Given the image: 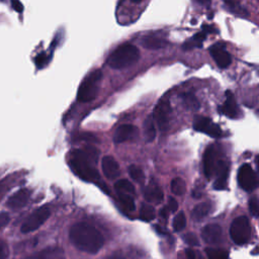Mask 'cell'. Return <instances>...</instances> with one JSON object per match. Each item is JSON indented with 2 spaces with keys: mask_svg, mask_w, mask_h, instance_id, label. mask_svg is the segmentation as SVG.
I'll return each mask as SVG.
<instances>
[{
  "mask_svg": "<svg viewBox=\"0 0 259 259\" xmlns=\"http://www.w3.org/2000/svg\"><path fill=\"white\" fill-rule=\"evenodd\" d=\"M102 259H125V258H124L122 255L115 253V254L108 255V256H106V257H104V258H102Z\"/></svg>",
  "mask_w": 259,
  "mask_h": 259,
  "instance_id": "cell-41",
  "label": "cell"
},
{
  "mask_svg": "<svg viewBox=\"0 0 259 259\" xmlns=\"http://www.w3.org/2000/svg\"><path fill=\"white\" fill-rule=\"evenodd\" d=\"M140 59V52L138 48L131 44H124L116 48L108 57L107 64L116 70L127 68Z\"/></svg>",
  "mask_w": 259,
  "mask_h": 259,
  "instance_id": "cell-3",
  "label": "cell"
},
{
  "mask_svg": "<svg viewBox=\"0 0 259 259\" xmlns=\"http://www.w3.org/2000/svg\"><path fill=\"white\" fill-rule=\"evenodd\" d=\"M230 236L237 245H244L249 241L251 237V227L246 217H238L232 222Z\"/></svg>",
  "mask_w": 259,
  "mask_h": 259,
  "instance_id": "cell-5",
  "label": "cell"
},
{
  "mask_svg": "<svg viewBox=\"0 0 259 259\" xmlns=\"http://www.w3.org/2000/svg\"><path fill=\"white\" fill-rule=\"evenodd\" d=\"M50 214H51V210L47 205L36 208L22 223L20 228L21 232L24 234H27L37 230L49 219Z\"/></svg>",
  "mask_w": 259,
  "mask_h": 259,
  "instance_id": "cell-6",
  "label": "cell"
},
{
  "mask_svg": "<svg viewBox=\"0 0 259 259\" xmlns=\"http://www.w3.org/2000/svg\"><path fill=\"white\" fill-rule=\"evenodd\" d=\"M170 187H171V191L176 194V195H183L186 191V183L185 181L180 178V177H175L172 179L171 181V184H170Z\"/></svg>",
  "mask_w": 259,
  "mask_h": 259,
  "instance_id": "cell-25",
  "label": "cell"
},
{
  "mask_svg": "<svg viewBox=\"0 0 259 259\" xmlns=\"http://www.w3.org/2000/svg\"><path fill=\"white\" fill-rule=\"evenodd\" d=\"M72 244L79 250L94 254L104 243L103 236L92 225L84 222L73 225L69 233Z\"/></svg>",
  "mask_w": 259,
  "mask_h": 259,
  "instance_id": "cell-1",
  "label": "cell"
},
{
  "mask_svg": "<svg viewBox=\"0 0 259 259\" xmlns=\"http://www.w3.org/2000/svg\"><path fill=\"white\" fill-rule=\"evenodd\" d=\"M212 209V204L210 201H204L197 204L192 210V219L196 222H200L203 220Z\"/></svg>",
  "mask_w": 259,
  "mask_h": 259,
  "instance_id": "cell-22",
  "label": "cell"
},
{
  "mask_svg": "<svg viewBox=\"0 0 259 259\" xmlns=\"http://www.w3.org/2000/svg\"><path fill=\"white\" fill-rule=\"evenodd\" d=\"M186 225V218L184 215V213L182 211L178 212V214L175 215L174 220H173V229L176 232L182 231L185 228Z\"/></svg>",
  "mask_w": 259,
  "mask_h": 259,
  "instance_id": "cell-31",
  "label": "cell"
},
{
  "mask_svg": "<svg viewBox=\"0 0 259 259\" xmlns=\"http://www.w3.org/2000/svg\"><path fill=\"white\" fill-rule=\"evenodd\" d=\"M49 62H50V57L46 53H40L34 58V63L38 69L46 67Z\"/></svg>",
  "mask_w": 259,
  "mask_h": 259,
  "instance_id": "cell-32",
  "label": "cell"
},
{
  "mask_svg": "<svg viewBox=\"0 0 259 259\" xmlns=\"http://www.w3.org/2000/svg\"><path fill=\"white\" fill-rule=\"evenodd\" d=\"M183 240L190 246H198L199 242L197 237L195 236V234L193 233H187L183 236Z\"/></svg>",
  "mask_w": 259,
  "mask_h": 259,
  "instance_id": "cell-34",
  "label": "cell"
},
{
  "mask_svg": "<svg viewBox=\"0 0 259 259\" xmlns=\"http://www.w3.org/2000/svg\"><path fill=\"white\" fill-rule=\"evenodd\" d=\"M30 197V191L26 188H22L14 192L6 201V206L10 209H19L23 207Z\"/></svg>",
  "mask_w": 259,
  "mask_h": 259,
  "instance_id": "cell-12",
  "label": "cell"
},
{
  "mask_svg": "<svg viewBox=\"0 0 259 259\" xmlns=\"http://www.w3.org/2000/svg\"><path fill=\"white\" fill-rule=\"evenodd\" d=\"M23 259H29V258H28V256H27V257H25V258H23Z\"/></svg>",
  "mask_w": 259,
  "mask_h": 259,
  "instance_id": "cell-44",
  "label": "cell"
},
{
  "mask_svg": "<svg viewBox=\"0 0 259 259\" xmlns=\"http://www.w3.org/2000/svg\"><path fill=\"white\" fill-rule=\"evenodd\" d=\"M9 253V249L7 244L0 239V259H6Z\"/></svg>",
  "mask_w": 259,
  "mask_h": 259,
  "instance_id": "cell-35",
  "label": "cell"
},
{
  "mask_svg": "<svg viewBox=\"0 0 259 259\" xmlns=\"http://www.w3.org/2000/svg\"><path fill=\"white\" fill-rule=\"evenodd\" d=\"M9 220H10V217L7 212L5 211L0 212V230L3 229L9 223Z\"/></svg>",
  "mask_w": 259,
  "mask_h": 259,
  "instance_id": "cell-36",
  "label": "cell"
},
{
  "mask_svg": "<svg viewBox=\"0 0 259 259\" xmlns=\"http://www.w3.org/2000/svg\"><path fill=\"white\" fill-rule=\"evenodd\" d=\"M193 128L197 132L204 133L211 138H220L223 134L222 128L219 124L214 123L211 119L204 116H199L194 120Z\"/></svg>",
  "mask_w": 259,
  "mask_h": 259,
  "instance_id": "cell-9",
  "label": "cell"
},
{
  "mask_svg": "<svg viewBox=\"0 0 259 259\" xmlns=\"http://www.w3.org/2000/svg\"><path fill=\"white\" fill-rule=\"evenodd\" d=\"M197 3H199L200 5H202V6H205V7H207V6H209V4H210V2H211V0H195Z\"/></svg>",
  "mask_w": 259,
  "mask_h": 259,
  "instance_id": "cell-42",
  "label": "cell"
},
{
  "mask_svg": "<svg viewBox=\"0 0 259 259\" xmlns=\"http://www.w3.org/2000/svg\"><path fill=\"white\" fill-rule=\"evenodd\" d=\"M211 31V28L210 26H207V25H204L202 30L195 33L191 38H189L187 41H185L183 44V50H186V51H189V50H192L194 48H200L202 46V42L203 40L205 39L206 37V34L207 32H210Z\"/></svg>",
  "mask_w": 259,
  "mask_h": 259,
  "instance_id": "cell-19",
  "label": "cell"
},
{
  "mask_svg": "<svg viewBox=\"0 0 259 259\" xmlns=\"http://www.w3.org/2000/svg\"><path fill=\"white\" fill-rule=\"evenodd\" d=\"M138 134L139 130L137 126L133 124H121L114 132L113 142L115 144H119L128 140H134Z\"/></svg>",
  "mask_w": 259,
  "mask_h": 259,
  "instance_id": "cell-11",
  "label": "cell"
},
{
  "mask_svg": "<svg viewBox=\"0 0 259 259\" xmlns=\"http://www.w3.org/2000/svg\"><path fill=\"white\" fill-rule=\"evenodd\" d=\"M141 45L145 49L149 50H159L167 46V41L163 38H160L158 36H153V35H148L144 36L141 39Z\"/></svg>",
  "mask_w": 259,
  "mask_h": 259,
  "instance_id": "cell-21",
  "label": "cell"
},
{
  "mask_svg": "<svg viewBox=\"0 0 259 259\" xmlns=\"http://www.w3.org/2000/svg\"><path fill=\"white\" fill-rule=\"evenodd\" d=\"M102 171L106 178L114 179L119 175V166L116 160L111 156H105L101 161Z\"/></svg>",
  "mask_w": 259,
  "mask_h": 259,
  "instance_id": "cell-17",
  "label": "cell"
},
{
  "mask_svg": "<svg viewBox=\"0 0 259 259\" xmlns=\"http://www.w3.org/2000/svg\"><path fill=\"white\" fill-rule=\"evenodd\" d=\"M185 255H186L187 259H199L198 253L192 249H187L185 251Z\"/></svg>",
  "mask_w": 259,
  "mask_h": 259,
  "instance_id": "cell-39",
  "label": "cell"
},
{
  "mask_svg": "<svg viewBox=\"0 0 259 259\" xmlns=\"http://www.w3.org/2000/svg\"><path fill=\"white\" fill-rule=\"evenodd\" d=\"M29 259H65V252L60 247H48L28 256Z\"/></svg>",
  "mask_w": 259,
  "mask_h": 259,
  "instance_id": "cell-18",
  "label": "cell"
},
{
  "mask_svg": "<svg viewBox=\"0 0 259 259\" xmlns=\"http://www.w3.org/2000/svg\"><path fill=\"white\" fill-rule=\"evenodd\" d=\"M102 77L100 70H94L80 83L77 92V99L80 102L92 101L98 92V85Z\"/></svg>",
  "mask_w": 259,
  "mask_h": 259,
  "instance_id": "cell-4",
  "label": "cell"
},
{
  "mask_svg": "<svg viewBox=\"0 0 259 259\" xmlns=\"http://www.w3.org/2000/svg\"><path fill=\"white\" fill-rule=\"evenodd\" d=\"M11 6H12V8H13L16 12L21 13V12L23 11V5H22V3H21L19 0H12Z\"/></svg>",
  "mask_w": 259,
  "mask_h": 259,
  "instance_id": "cell-38",
  "label": "cell"
},
{
  "mask_svg": "<svg viewBox=\"0 0 259 259\" xmlns=\"http://www.w3.org/2000/svg\"><path fill=\"white\" fill-rule=\"evenodd\" d=\"M128 173L131 175V177L138 183H143L145 181V174L143 172V170L136 166V165H132L128 168Z\"/></svg>",
  "mask_w": 259,
  "mask_h": 259,
  "instance_id": "cell-30",
  "label": "cell"
},
{
  "mask_svg": "<svg viewBox=\"0 0 259 259\" xmlns=\"http://www.w3.org/2000/svg\"><path fill=\"white\" fill-rule=\"evenodd\" d=\"M168 213H169V210L167 209V207H166V206H165V207H163V208H161V210H160V212H159L160 218H161L164 222H166V221H167Z\"/></svg>",
  "mask_w": 259,
  "mask_h": 259,
  "instance_id": "cell-40",
  "label": "cell"
},
{
  "mask_svg": "<svg viewBox=\"0 0 259 259\" xmlns=\"http://www.w3.org/2000/svg\"><path fill=\"white\" fill-rule=\"evenodd\" d=\"M220 110L230 118H238L240 115L239 106L230 91L226 92V100L220 107Z\"/></svg>",
  "mask_w": 259,
  "mask_h": 259,
  "instance_id": "cell-14",
  "label": "cell"
},
{
  "mask_svg": "<svg viewBox=\"0 0 259 259\" xmlns=\"http://www.w3.org/2000/svg\"><path fill=\"white\" fill-rule=\"evenodd\" d=\"M184 106L190 110H197L199 108V102L195 95L191 92H185L181 95Z\"/></svg>",
  "mask_w": 259,
  "mask_h": 259,
  "instance_id": "cell-24",
  "label": "cell"
},
{
  "mask_svg": "<svg viewBox=\"0 0 259 259\" xmlns=\"http://www.w3.org/2000/svg\"><path fill=\"white\" fill-rule=\"evenodd\" d=\"M249 210L254 218H258L259 215V205L257 197H252L249 200Z\"/></svg>",
  "mask_w": 259,
  "mask_h": 259,
  "instance_id": "cell-33",
  "label": "cell"
},
{
  "mask_svg": "<svg viewBox=\"0 0 259 259\" xmlns=\"http://www.w3.org/2000/svg\"><path fill=\"white\" fill-rule=\"evenodd\" d=\"M167 209L171 212H174L177 210L178 208V202L176 201V199H174L173 197H170L168 200V204H167Z\"/></svg>",
  "mask_w": 259,
  "mask_h": 259,
  "instance_id": "cell-37",
  "label": "cell"
},
{
  "mask_svg": "<svg viewBox=\"0 0 259 259\" xmlns=\"http://www.w3.org/2000/svg\"><path fill=\"white\" fill-rule=\"evenodd\" d=\"M217 172V178L214 180L213 186L218 190H222L226 188L227 182H228V177H229V165L225 161H219L215 167Z\"/></svg>",
  "mask_w": 259,
  "mask_h": 259,
  "instance_id": "cell-15",
  "label": "cell"
},
{
  "mask_svg": "<svg viewBox=\"0 0 259 259\" xmlns=\"http://www.w3.org/2000/svg\"><path fill=\"white\" fill-rule=\"evenodd\" d=\"M140 218L143 221L150 222L155 218V208L149 204H143L140 209Z\"/></svg>",
  "mask_w": 259,
  "mask_h": 259,
  "instance_id": "cell-29",
  "label": "cell"
},
{
  "mask_svg": "<svg viewBox=\"0 0 259 259\" xmlns=\"http://www.w3.org/2000/svg\"><path fill=\"white\" fill-rule=\"evenodd\" d=\"M132 2H134V3H140L142 0H131Z\"/></svg>",
  "mask_w": 259,
  "mask_h": 259,
  "instance_id": "cell-43",
  "label": "cell"
},
{
  "mask_svg": "<svg viewBox=\"0 0 259 259\" xmlns=\"http://www.w3.org/2000/svg\"><path fill=\"white\" fill-rule=\"evenodd\" d=\"M98 160V151L94 147H85L83 150H75L71 154L70 165L73 171L82 179L97 182L99 174L95 169Z\"/></svg>",
  "mask_w": 259,
  "mask_h": 259,
  "instance_id": "cell-2",
  "label": "cell"
},
{
  "mask_svg": "<svg viewBox=\"0 0 259 259\" xmlns=\"http://www.w3.org/2000/svg\"><path fill=\"white\" fill-rule=\"evenodd\" d=\"M117 196H118V199L120 201V203L127 209V210H135L136 208V205H135V201L132 197L131 194L128 193H125V192H120V191H117Z\"/></svg>",
  "mask_w": 259,
  "mask_h": 259,
  "instance_id": "cell-27",
  "label": "cell"
},
{
  "mask_svg": "<svg viewBox=\"0 0 259 259\" xmlns=\"http://www.w3.org/2000/svg\"><path fill=\"white\" fill-rule=\"evenodd\" d=\"M217 152L213 146H208L203 154V172L207 178H211L217 167Z\"/></svg>",
  "mask_w": 259,
  "mask_h": 259,
  "instance_id": "cell-13",
  "label": "cell"
},
{
  "mask_svg": "<svg viewBox=\"0 0 259 259\" xmlns=\"http://www.w3.org/2000/svg\"><path fill=\"white\" fill-rule=\"evenodd\" d=\"M238 183L246 191H252L257 187L256 173L249 164H244L240 167L238 171Z\"/></svg>",
  "mask_w": 259,
  "mask_h": 259,
  "instance_id": "cell-7",
  "label": "cell"
},
{
  "mask_svg": "<svg viewBox=\"0 0 259 259\" xmlns=\"http://www.w3.org/2000/svg\"><path fill=\"white\" fill-rule=\"evenodd\" d=\"M116 191H120V192H125L128 194H133L135 193V186L132 184V182H130L126 179H120L118 180L115 185H114Z\"/></svg>",
  "mask_w": 259,
  "mask_h": 259,
  "instance_id": "cell-28",
  "label": "cell"
},
{
  "mask_svg": "<svg viewBox=\"0 0 259 259\" xmlns=\"http://www.w3.org/2000/svg\"><path fill=\"white\" fill-rule=\"evenodd\" d=\"M143 194L147 201L154 202V203H160L164 197V194L161 188L158 185L153 183H150L145 187Z\"/></svg>",
  "mask_w": 259,
  "mask_h": 259,
  "instance_id": "cell-20",
  "label": "cell"
},
{
  "mask_svg": "<svg viewBox=\"0 0 259 259\" xmlns=\"http://www.w3.org/2000/svg\"><path fill=\"white\" fill-rule=\"evenodd\" d=\"M144 136L147 143H151L156 138V125L153 114H149L144 121Z\"/></svg>",
  "mask_w": 259,
  "mask_h": 259,
  "instance_id": "cell-23",
  "label": "cell"
},
{
  "mask_svg": "<svg viewBox=\"0 0 259 259\" xmlns=\"http://www.w3.org/2000/svg\"><path fill=\"white\" fill-rule=\"evenodd\" d=\"M209 54L214 60L215 64L222 68H228L232 63V57L225 49V47L221 44H215L209 48Z\"/></svg>",
  "mask_w": 259,
  "mask_h": 259,
  "instance_id": "cell-10",
  "label": "cell"
},
{
  "mask_svg": "<svg viewBox=\"0 0 259 259\" xmlns=\"http://www.w3.org/2000/svg\"><path fill=\"white\" fill-rule=\"evenodd\" d=\"M207 259H229V253L222 248H205Z\"/></svg>",
  "mask_w": 259,
  "mask_h": 259,
  "instance_id": "cell-26",
  "label": "cell"
},
{
  "mask_svg": "<svg viewBox=\"0 0 259 259\" xmlns=\"http://www.w3.org/2000/svg\"><path fill=\"white\" fill-rule=\"evenodd\" d=\"M171 107L167 101L160 100L155 106L153 117L154 121H156L160 131H166L169 125V117H170Z\"/></svg>",
  "mask_w": 259,
  "mask_h": 259,
  "instance_id": "cell-8",
  "label": "cell"
},
{
  "mask_svg": "<svg viewBox=\"0 0 259 259\" xmlns=\"http://www.w3.org/2000/svg\"><path fill=\"white\" fill-rule=\"evenodd\" d=\"M202 239L207 244H217L222 238V228L218 224L206 225L201 231Z\"/></svg>",
  "mask_w": 259,
  "mask_h": 259,
  "instance_id": "cell-16",
  "label": "cell"
}]
</instances>
